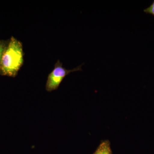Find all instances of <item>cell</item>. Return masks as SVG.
Returning <instances> with one entry per match:
<instances>
[{
    "label": "cell",
    "mask_w": 154,
    "mask_h": 154,
    "mask_svg": "<svg viewBox=\"0 0 154 154\" xmlns=\"http://www.w3.org/2000/svg\"><path fill=\"white\" fill-rule=\"evenodd\" d=\"M82 64L72 69H67L63 66V64L60 61L58 60L54 65V69L48 77L45 85L46 91L51 92L57 90L66 76L72 72L82 71Z\"/></svg>",
    "instance_id": "7a4b0ae2"
},
{
    "label": "cell",
    "mask_w": 154,
    "mask_h": 154,
    "mask_svg": "<svg viewBox=\"0 0 154 154\" xmlns=\"http://www.w3.org/2000/svg\"><path fill=\"white\" fill-rule=\"evenodd\" d=\"M9 40H0V65L4 53L8 45Z\"/></svg>",
    "instance_id": "277c9868"
},
{
    "label": "cell",
    "mask_w": 154,
    "mask_h": 154,
    "mask_svg": "<svg viewBox=\"0 0 154 154\" xmlns=\"http://www.w3.org/2000/svg\"><path fill=\"white\" fill-rule=\"evenodd\" d=\"M94 154H111L110 143L108 140L102 141Z\"/></svg>",
    "instance_id": "3957f363"
},
{
    "label": "cell",
    "mask_w": 154,
    "mask_h": 154,
    "mask_svg": "<svg viewBox=\"0 0 154 154\" xmlns=\"http://www.w3.org/2000/svg\"><path fill=\"white\" fill-rule=\"evenodd\" d=\"M144 12L146 14H150L154 16V1L152 5L149 6L148 8L144 10Z\"/></svg>",
    "instance_id": "5b68a950"
},
{
    "label": "cell",
    "mask_w": 154,
    "mask_h": 154,
    "mask_svg": "<svg viewBox=\"0 0 154 154\" xmlns=\"http://www.w3.org/2000/svg\"><path fill=\"white\" fill-rule=\"evenodd\" d=\"M24 55L22 42L12 36L2 58L0 75L16 77L24 63Z\"/></svg>",
    "instance_id": "6da1fadb"
}]
</instances>
